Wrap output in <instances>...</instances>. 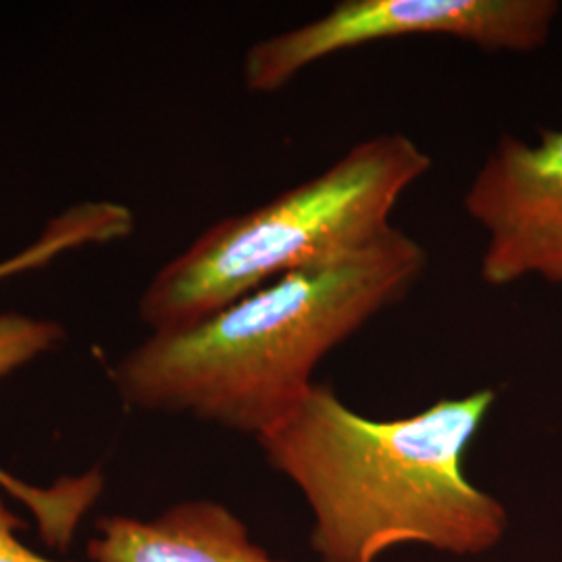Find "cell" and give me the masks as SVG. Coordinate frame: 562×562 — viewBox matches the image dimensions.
<instances>
[{"label":"cell","mask_w":562,"mask_h":562,"mask_svg":"<svg viewBox=\"0 0 562 562\" xmlns=\"http://www.w3.org/2000/svg\"><path fill=\"white\" fill-rule=\"evenodd\" d=\"M431 169L404 134L355 144L325 171L250 211L206 227L148 281L142 323L186 329L262 285L382 238L402 194Z\"/></svg>","instance_id":"obj_3"},{"label":"cell","mask_w":562,"mask_h":562,"mask_svg":"<svg viewBox=\"0 0 562 562\" xmlns=\"http://www.w3.org/2000/svg\"><path fill=\"white\" fill-rule=\"evenodd\" d=\"M65 340L63 325L18 311L0 313V382ZM0 485L25 504L38 522L42 540L65 550L81 517L101 496L102 473L92 469L80 477H63L50 487H34L0 469Z\"/></svg>","instance_id":"obj_7"},{"label":"cell","mask_w":562,"mask_h":562,"mask_svg":"<svg viewBox=\"0 0 562 562\" xmlns=\"http://www.w3.org/2000/svg\"><path fill=\"white\" fill-rule=\"evenodd\" d=\"M425 269L422 241L392 227L192 327L150 334L115 371L121 396L142 411L192 415L259 438L301 406L319 362L404 301Z\"/></svg>","instance_id":"obj_1"},{"label":"cell","mask_w":562,"mask_h":562,"mask_svg":"<svg viewBox=\"0 0 562 562\" xmlns=\"http://www.w3.org/2000/svg\"><path fill=\"white\" fill-rule=\"evenodd\" d=\"M23 527L25 522L0 501V562H55L44 559L20 542L15 533Z\"/></svg>","instance_id":"obj_9"},{"label":"cell","mask_w":562,"mask_h":562,"mask_svg":"<svg viewBox=\"0 0 562 562\" xmlns=\"http://www.w3.org/2000/svg\"><path fill=\"white\" fill-rule=\"evenodd\" d=\"M561 13L557 0H341L322 18L255 42L241 63L255 94H273L311 65L367 44L446 36L487 53L542 48Z\"/></svg>","instance_id":"obj_4"},{"label":"cell","mask_w":562,"mask_h":562,"mask_svg":"<svg viewBox=\"0 0 562 562\" xmlns=\"http://www.w3.org/2000/svg\"><path fill=\"white\" fill-rule=\"evenodd\" d=\"M462 206L485 232L480 276L487 285L527 278L562 285V127L542 130L538 142L503 136Z\"/></svg>","instance_id":"obj_5"},{"label":"cell","mask_w":562,"mask_h":562,"mask_svg":"<svg viewBox=\"0 0 562 562\" xmlns=\"http://www.w3.org/2000/svg\"><path fill=\"white\" fill-rule=\"evenodd\" d=\"M134 213L120 202L74 204L46 223L36 240L0 261V281L42 269L78 248L123 240L134 232Z\"/></svg>","instance_id":"obj_8"},{"label":"cell","mask_w":562,"mask_h":562,"mask_svg":"<svg viewBox=\"0 0 562 562\" xmlns=\"http://www.w3.org/2000/svg\"><path fill=\"white\" fill-rule=\"evenodd\" d=\"M496 402L483 387L402 419H367L323 383L257 438L267 462L313 510L323 562H378L402 543L482 554L501 542L506 510L469 482L462 462Z\"/></svg>","instance_id":"obj_2"},{"label":"cell","mask_w":562,"mask_h":562,"mask_svg":"<svg viewBox=\"0 0 562 562\" xmlns=\"http://www.w3.org/2000/svg\"><path fill=\"white\" fill-rule=\"evenodd\" d=\"M88 543L92 562H281L250 540L246 525L225 506L194 501L155 521L106 517Z\"/></svg>","instance_id":"obj_6"}]
</instances>
